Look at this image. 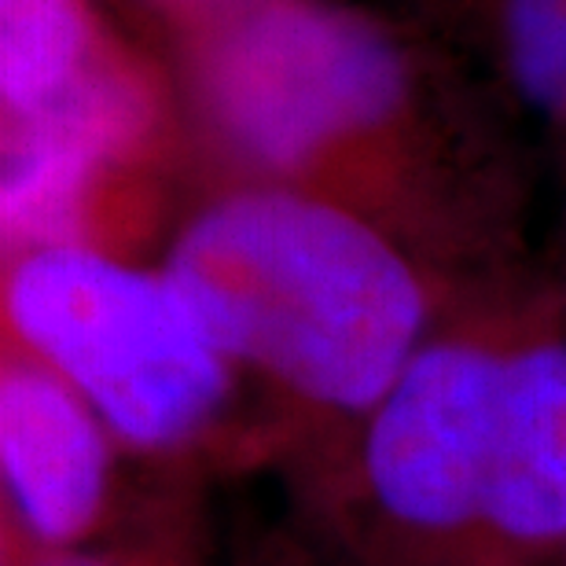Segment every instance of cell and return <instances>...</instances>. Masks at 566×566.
<instances>
[{
    "instance_id": "9c48e42d",
    "label": "cell",
    "mask_w": 566,
    "mask_h": 566,
    "mask_svg": "<svg viewBox=\"0 0 566 566\" xmlns=\"http://www.w3.org/2000/svg\"><path fill=\"white\" fill-rule=\"evenodd\" d=\"M196 493L191 485H163L118 534L30 566H221L213 563Z\"/></svg>"
},
{
    "instance_id": "30bf717a",
    "label": "cell",
    "mask_w": 566,
    "mask_h": 566,
    "mask_svg": "<svg viewBox=\"0 0 566 566\" xmlns=\"http://www.w3.org/2000/svg\"><path fill=\"white\" fill-rule=\"evenodd\" d=\"M232 566H332L324 552L313 545L302 530H258L251 541H243Z\"/></svg>"
},
{
    "instance_id": "52a82bcc",
    "label": "cell",
    "mask_w": 566,
    "mask_h": 566,
    "mask_svg": "<svg viewBox=\"0 0 566 566\" xmlns=\"http://www.w3.org/2000/svg\"><path fill=\"white\" fill-rule=\"evenodd\" d=\"M126 55L93 0H0L4 129L49 115Z\"/></svg>"
},
{
    "instance_id": "5b68a950",
    "label": "cell",
    "mask_w": 566,
    "mask_h": 566,
    "mask_svg": "<svg viewBox=\"0 0 566 566\" xmlns=\"http://www.w3.org/2000/svg\"><path fill=\"white\" fill-rule=\"evenodd\" d=\"M133 457L71 382L4 338L0 360V559L30 566L99 545L151 493L129 490Z\"/></svg>"
},
{
    "instance_id": "6da1fadb",
    "label": "cell",
    "mask_w": 566,
    "mask_h": 566,
    "mask_svg": "<svg viewBox=\"0 0 566 566\" xmlns=\"http://www.w3.org/2000/svg\"><path fill=\"white\" fill-rule=\"evenodd\" d=\"M191 133L221 185L305 191L394 235L460 294L504 287L518 169L449 63L349 0H247L180 33Z\"/></svg>"
},
{
    "instance_id": "8fae6325",
    "label": "cell",
    "mask_w": 566,
    "mask_h": 566,
    "mask_svg": "<svg viewBox=\"0 0 566 566\" xmlns=\"http://www.w3.org/2000/svg\"><path fill=\"white\" fill-rule=\"evenodd\" d=\"M147 4H151L180 38V33L196 30V27H202V22L224 15V11L247 4V0H147Z\"/></svg>"
},
{
    "instance_id": "277c9868",
    "label": "cell",
    "mask_w": 566,
    "mask_h": 566,
    "mask_svg": "<svg viewBox=\"0 0 566 566\" xmlns=\"http://www.w3.org/2000/svg\"><path fill=\"white\" fill-rule=\"evenodd\" d=\"M518 302L501 287L452 305L346 446L291 479L332 566H468Z\"/></svg>"
},
{
    "instance_id": "8992f818",
    "label": "cell",
    "mask_w": 566,
    "mask_h": 566,
    "mask_svg": "<svg viewBox=\"0 0 566 566\" xmlns=\"http://www.w3.org/2000/svg\"><path fill=\"white\" fill-rule=\"evenodd\" d=\"M468 566H566V302H518Z\"/></svg>"
},
{
    "instance_id": "3957f363",
    "label": "cell",
    "mask_w": 566,
    "mask_h": 566,
    "mask_svg": "<svg viewBox=\"0 0 566 566\" xmlns=\"http://www.w3.org/2000/svg\"><path fill=\"white\" fill-rule=\"evenodd\" d=\"M4 338L63 376L155 482L280 468V438L243 371L166 276L93 247L4 254Z\"/></svg>"
},
{
    "instance_id": "7c38bea8",
    "label": "cell",
    "mask_w": 566,
    "mask_h": 566,
    "mask_svg": "<svg viewBox=\"0 0 566 566\" xmlns=\"http://www.w3.org/2000/svg\"><path fill=\"white\" fill-rule=\"evenodd\" d=\"M563 302H566V298H563Z\"/></svg>"
},
{
    "instance_id": "ba28073f",
    "label": "cell",
    "mask_w": 566,
    "mask_h": 566,
    "mask_svg": "<svg viewBox=\"0 0 566 566\" xmlns=\"http://www.w3.org/2000/svg\"><path fill=\"white\" fill-rule=\"evenodd\" d=\"M493 55L507 88L566 133V0H493Z\"/></svg>"
},
{
    "instance_id": "7a4b0ae2",
    "label": "cell",
    "mask_w": 566,
    "mask_h": 566,
    "mask_svg": "<svg viewBox=\"0 0 566 566\" xmlns=\"http://www.w3.org/2000/svg\"><path fill=\"white\" fill-rule=\"evenodd\" d=\"M280 438V474L346 446L460 294L335 202L276 185L213 188L158 258Z\"/></svg>"
}]
</instances>
